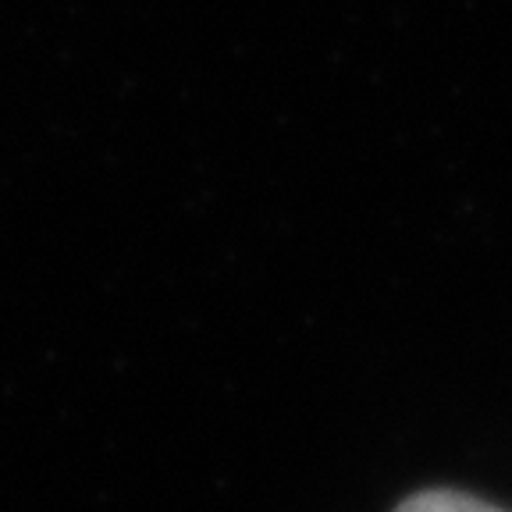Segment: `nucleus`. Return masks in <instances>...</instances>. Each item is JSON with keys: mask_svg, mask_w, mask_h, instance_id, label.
<instances>
[{"mask_svg": "<svg viewBox=\"0 0 512 512\" xmlns=\"http://www.w3.org/2000/svg\"><path fill=\"white\" fill-rule=\"evenodd\" d=\"M395 512H505V509L470 495V491L424 488V491H413L409 498H402V502L395 505Z\"/></svg>", "mask_w": 512, "mask_h": 512, "instance_id": "f257e3e1", "label": "nucleus"}]
</instances>
